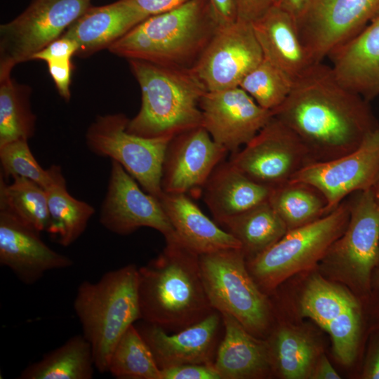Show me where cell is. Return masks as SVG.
<instances>
[{"label": "cell", "mask_w": 379, "mask_h": 379, "mask_svg": "<svg viewBox=\"0 0 379 379\" xmlns=\"http://www.w3.org/2000/svg\"><path fill=\"white\" fill-rule=\"evenodd\" d=\"M202 126L232 154L248 143L273 117L239 86L206 91L199 102Z\"/></svg>", "instance_id": "e0dca14e"}, {"label": "cell", "mask_w": 379, "mask_h": 379, "mask_svg": "<svg viewBox=\"0 0 379 379\" xmlns=\"http://www.w3.org/2000/svg\"><path fill=\"white\" fill-rule=\"evenodd\" d=\"M108 372L117 379H161V370L152 352L134 324L115 346Z\"/></svg>", "instance_id": "836d02e7"}, {"label": "cell", "mask_w": 379, "mask_h": 379, "mask_svg": "<svg viewBox=\"0 0 379 379\" xmlns=\"http://www.w3.org/2000/svg\"><path fill=\"white\" fill-rule=\"evenodd\" d=\"M39 234L0 211V264L27 285L37 282L48 271L73 265L69 257L47 246Z\"/></svg>", "instance_id": "ffe728a7"}, {"label": "cell", "mask_w": 379, "mask_h": 379, "mask_svg": "<svg viewBox=\"0 0 379 379\" xmlns=\"http://www.w3.org/2000/svg\"><path fill=\"white\" fill-rule=\"evenodd\" d=\"M221 224L240 242L246 259L260 254L288 231L269 201L226 219Z\"/></svg>", "instance_id": "f1b7e54d"}, {"label": "cell", "mask_w": 379, "mask_h": 379, "mask_svg": "<svg viewBox=\"0 0 379 379\" xmlns=\"http://www.w3.org/2000/svg\"><path fill=\"white\" fill-rule=\"evenodd\" d=\"M272 189L250 179L228 161L216 166L202 190L205 204L221 223L268 201Z\"/></svg>", "instance_id": "484cf974"}, {"label": "cell", "mask_w": 379, "mask_h": 379, "mask_svg": "<svg viewBox=\"0 0 379 379\" xmlns=\"http://www.w3.org/2000/svg\"><path fill=\"white\" fill-rule=\"evenodd\" d=\"M252 25L263 58L293 79L315 63L300 39L295 18L279 6L274 5Z\"/></svg>", "instance_id": "603a6c76"}, {"label": "cell", "mask_w": 379, "mask_h": 379, "mask_svg": "<svg viewBox=\"0 0 379 379\" xmlns=\"http://www.w3.org/2000/svg\"><path fill=\"white\" fill-rule=\"evenodd\" d=\"M141 320L173 333L188 327L214 309L201 274L199 255L178 237L166 240L158 256L138 267Z\"/></svg>", "instance_id": "7a4b0ae2"}, {"label": "cell", "mask_w": 379, "mask_h": 379, "mask_svg": "<svg viewBox=\"0 0 379 379\" xmlns=\"http://www.w3.org/2000/svg\"><path fill=\"white\" fill-rule=\"evenodd\" d=\"M91 0H34L0 26V67L13 68L60 37L88 8Z\"/></svg>", "instance_id": "30bf717a"}, {"label": "cell", "mask_w": 379, "mask_h": 379, "mask_svg": "<svg viewBox=\"0 0 379 379\" xmlns=\"http://www.w3.org/2000/svg\"><path fill=\"white\" fill-rule=\"evenodd\" d=\"M366 378L379 379V345L377 347L365 373Z\"/></svg>", "instance_id": "f6af8a7d"}, {"label": "cell", "mask_w": 379, "mask_h": 379, "mask_svg": "<svg viewBox=\"0 0 379 379\" xmlns=\"http://www.w3.org/2000/svg\"><path fill=\"white\" fill-rule=\"evenodd\" d=\"M79 49L77 43L69 37L62 35L46 48L36 53L32 60H44L46 62L72 60Z\"/></svg>", "instance_id": "74e56055"}, {"label": "cell", "mask_w": 379, "mask_h": 379, "mask_svg": "<svg viewBox=\"0 0 379 379\" xmlns=\"http://www.w3.org/2000/svg\"><path fill=\"white\" fill-rule=\"evenodd\" d=\"M328 57L344 86L368 102L379 95V15Z\"/></svg>", "instance_id": "44dd1931"}, {"label": "cell", "mask_w": 379, "mask_h": 379, "mask_svg": "<svg viewBox=\"0 0 379 379\" xmlns=\"http://www.w3.org/2000/svg\"><path fill=\"white\" fill-rule=\"evenodd\" d=\"M222 325L221 313L214 310L199 321L172 334L144 321L136 328L161 370L187 364H213Z\"/></svg>", "instance_id": "d6986e66"}, {"label": "cell", "mask_w": 379, "mask_h": 379, "mask_svg": "<svg viewBox=\"0 0 379 379\" xmlns=\"http://www.w3.org/2000/svg\"><path fill=\"white\" fill-rule=\"evenodd\" d=\"M1 175L25 178L46 189L54 180L60 166L44 169L34 157L27 140H16L0 146Z\"/></svg>", "instance_id": "d590c367"}, {"label": "cell", "mask_w": 379, "mask_h": 379, "mask_svg": "<svg viewBox=\"0 0 379 379\" xmlns=\"http://www.w3.org/2000/svg\"><path fill=\"white\" fill-rule=\"evenodd\" d=\"M128 61L142 95L140 111L129 119L128 132L147 138L174 137L202 126L199 102L207 91L192 69Z\"/></svg>", "instance_id": "277c9868"}, {"label": "cell", "mask_w": 379, "mask_h": 379, "mask_svg": "<svg viewBox=\"0 0 379 379\" xmlns=\"http://www.w3.org/2000/svg\"><path fill=\"white\" fill-rule=\"evenodd\" d=\"M294 79L265 58L241 80L239 87L260 107L273 111L289 95Z\"/></svg>", "instance_id": "e575fe53"}, {"label": "cell", "mask_w": 379, "mask_h": 379, "mask_svg": "<svg viewBox=\"0 0 379 379\" xmlns=\"http://www.w3.org/2000/svg\"><path fill=\"white\" fill-rule=\"evenodd\" d=\"M238 18L253 22L275 5L276 0H233Z\"/></svg>", "instance_id": "ab89813d"}, {"label": "cell", "mask_w": 379, "mask_h": 379, "mask_svg": "<svg viewBox=\"0 0 379 379\" xmlns=\"http://www.w3.org/2000/svg\"><path fill=\"white\" fill-rule=\"evenodd\" d=\"M272 365L285 378L302 379L310 376L317 356L313 343L302 332L283 326L268 344Z\"/></svg>", "instance_id": "d6a6232c"}, {"label": "cell", "mask_w": 379, "mask_h": 379, "mask_svg": "<svg viewBox=\"0 0 379 379\" xmlns=\"http://www.w3.org/2000/svg\"><path fill=\"white\" fill-rule=\"evenodd\" d=\"M73 306L83 335L91 345L95 368L108 372L118 341L130 326L141 319L138 267L129 264L106 272L96 282L84 281Z\"/></svg>", "instance_id": "5b68a950"}, {"label": "cell", "mask_w": 379, "mask_h": 379, "mask_svg": "<svg viewBox=\"0 0 379 379\" xmlns=\"http://www.w3.org/2000/svg\"><path fill=\"white\" fill-rule=\"evenodd\" d=\"M263 59L251 22L221 25L192 68L207 91L237 87Z\"/></svg>", "instance_id": "4fadbf2b"}, {"label": "cell", "mask_w": 379, "mask_h": 379, "mask_svg": "<svg viewBox=\"0 0 379 379\" xmlns=\"http://www.w3.org/2000/svg\"><path fill=\"white\" fill-rule=\"evenodd\" d=\"M349 197L347 227L322 260L336 276L366 293L372 271L379 264V203L373 188Z\"/></svg>", "instance_id": "9c48e42d"}, {"label": "cell", "mask_w": 379, "mask_h": 379, "mask_svg": "<svg viewBox=\"0 0 379 379\" xmlns=\"http://www.w3.org/2000/svg\"><path fill=\"white\" fill-rule=\"evenodd\" d=\"M59 95L66 101L71 98L70 84L72 71L71 60L46 62Z\"/></svg>", "instance_id": "f35d334b"}, {"label": "cell", "mask_w": 379, "mask_h": 379, "mask_svg": "<svg viewBox=\"0 0 379 379\" xmlns=\"http://www.w3.org/2000/svg\"><path fill=\"white\" fill-rule=\"evenodd\" d=\"M268 201L288 230L326 215L324 196L312 185L301 182L288 181L273 187Z\"/></svg>", "instance_id": "1f68e13d"}, {"label": "cell", "mask_w": 379, "mask_h": 379, "mask_svg": "<svg viewBox=\"0 0 379 379\" xmlns=\"http://www.w3.org/2000/svg\"><path fill=\"white\" fill-rule=\"evenodd\" d=\"M220 26L237 20V13L233 0H208Z\"/></svg>", "instance_id": "b9f144b4"}, {"label": "cell", "mask_w": 379, "mask_h": 379, "mask_svg": "<svg viewBox=\"0 0 379 379\" xmlns=\"http://www.w3.org/2000/svg\"><path fill=\"white\" fill-rule=\"evenodd\" d=\"M230 161L250 179L277 187L314 161L299 137L274 116Z\"/></svg>", "instance_id": "8fae6325"}, {"label": "cell", "mask_w": 379, "mask_h": 379, "mask_svg": "<svg viewBox=\"0 0 379 379\" xmlns=\"http://www.w3.org/2000/svg\"><path fill=\"white\" fill-rule=\"evenodd\" d=\"M272 112L299 137L315 162L357 149L379 126L369 102L344 86L322 62L294 79L289 95Z\"/></svg>", "instance_id": "6da1fadb"}, {"label": "cell", "mask_w": 379, "mask_h": 379, "mask_svg": "<svg viewBox=\"0 0 379 379\" xmlns=\"http://www.w3.org/2000/svg\"><path fill=\"white\" fill-rule=\"evenodd\" d=\"M129 119L122 113L98 115L86 133L88 149L98 157L118 162L147 193H163L162 166L173 137L147 138L127 131Z\"/></svg>", "instance_id": "ba28073f"}, {"label": "cell", "mask_w": 379, "mask_h": 379, "mask_svg": "<svg viewBox=\"0 0 379 379\" xmlns=\"http://www.w3.org/2000/svg\"><path fill=\"white\" fill-rule=\"evenodd\" d=\"M100 222L105 229L119 235H128L147 227L161 233L165 240L176 237L159 199L142 190L138 182L115 161H112Z\"/></svg>", "instance_id": "2e32d148"}, {"label": "cell", "mask_w": 379, "mask_h": 379, "mask_svg": "<svg viewBox=\"0 0 379 379\" xmlns=\"http://www.w3.org/2000/svg\"><path fill=\"white\" fill-rule=\"evenodd\" d=\"M0 211L11 214L38 233L46 232L49 225L46 191L27 178L16 177L8 184L1 175Z\"/></svg>", "instance_id": "4dcf8cb0"}, {"label": "cell", "mask_w": 379, "mask_h": 379, "mask_svg": "<svg viewBox=\"0 0 379 379\" xmlns=\"http://www.w3.org/2000/svg\"><path fill=\"white\" fill-rule=\"evenodd\" d=\"M138 8L149 16L164 13L190 0H133Z\"/></svg>", "instance_id": "60d3db41"}, {"label": "cell", "mask_w": 379, "mask_h": 379, "mask_svg": "<svg viewBox=\"0 0 379 379\" xmlns=\"http://www.w3.org/2000/svg\"><path fill=\"white\" fill-rule=\"evenodd\" d=\"M378 15L379 0H312L295 22L304 46L317 63Z\"/></svg>", "instance_id": "7c38bea8"}, {"label": "cell", "mask_w": 379, "mask_h": 379, "mask_svg": "<svg viewBox=\"0 0 379 379\" xmlns=\"http://www.w3.org/2000/svg\"><path fill=\"white\" fill-rule=\"evenodd\" d=\"M95 363L91 345L84 335L69 338L56 349L28 365L20 379H91Z\"/></svg>", "instance_id": "83f0119b"}, {"label": "cell", "mask_w": 379, "mask_h": 379, "mask_svg": "<svg viewBox=\"0 0 379 379\" xmlns=\"http://www.w3.org/2000/svg\"><path fill=\"white\" fill-rule=\"evenodd\" d=\"M379 177V126L355 150L338 158L314 162L290 181L312 185L326 201V214L352 194L372 189Z\"/></svg>", "instance_id": "5bb4252c"}, {"label": "cell", "mask_w": 379, "mask_h": 379, "mask_svg": "<svg viewBox=\"0 0 379 379\" xmlns=\"http://www.w3.org/2000/svg\"><path fill=\"white\" fill-rule=\"evenodd\" d=\"M221 315L225 333L213 362L221 379L267 375L272 366L268 343L256 338L230 314Z\"/></svg>", "instance_id": "d4e9b609"}, {"label": "cell", "mask_w": 379, "mask_h": 379, "mask_svg": "<svg viewBox=\"0 0 379 379\" xmlns=\"http://www.w3.org/2000/svg\"><path fill=\"white\" fill-rule=\"evenodd\" d=\"M44 190L50 215L46 232L58 244L67 247L83 234L95 210L69 193L60 166L53 181Z\"/></svg>", "instance_id": "4316f807"}, {"label": "cell", "mask_w": 379, "mask_h": 379, "mask_svg": "<svg viewBox=\"0 0 379 379\" xmlns=\"http://www.w3.org/2000/svg\"><path fill=\"white\" fill-rule=\"evenodd\" d=\"M149 15L133 0H118L88 8L62 34L74 40L77 55L87 56L109 48Z\"/></svg>", "instance_id": "7402d4cb"}, {"label": "cell", "mask_w": 379, "mask_h": 379, "mask_svg": "<svg viewBox=\"0 0 379 379\" xmlns=\"http://www.w3.org/2000/svg\"><path fill=\"white\" fill-rule=\"evenodd\" d=\"M158 199L178 239L199 255L241 248L240 242L207 217L187 194L163 192Z\"/></svg>", "instance_id": "cb8c5ba5"}, {"label": "cell", "mask_w": 379, "mask_h": 379, "mask_svg": "<svg viewBox=\"0 0 379 379\" xmlns=\"http://www.w3.org/2000/svg\"><path fill=\"white\" fill-rule=\"evenodd\" d=\"M220 26L208 0H190L149 16L108 50L127 60L192 69Z\"/></svg>", "instance_id": "3957f363"}, {"label": "cell", "mask_w": 379, "mask_h": 379, "mask_svg": "<svg viewBox=\"0 0 379 379\" xmlns=\"http://www.w3.org/2000/svg\"><path fill=\"white\" fill-rule=\"evenodd\" d=\"M314 379H339V374L332 366L328 359L322 356L314 366L311 374Z\"/></svg>", "instance_id": "7bdbcfd3"}, {"label": "cell", "mask_w": 379, "mask_h": 379, "mask_svg": "<svg viewBox=\"0 0 379 379\" xmlns=\"http://www.w3.org/2000/svg\"><path fill=\"white\" fill-rule=\"evenodd\" d=\"M204 286L213 309L234 317L254 336L265 333L271 321V307L246 265L241 248L199 255Z\"/></svg>", "instance_id": "52a82bcc"}, {"label": "cell", "mask_w": 379, "mask_h": 379, "mask_svg": "<svg viewBox=\"0 0 379 379\" xmlns=\"http://www.w3.org/2000/svg\"><path fill=\"white\" fill-rule=\"evenodd\" d=\"M227 153L202 126L173 137L163 161L162 191L197 195Z\"/></svg>", "instance_id": "ac0fdd59"}, {"label": "cell", "mask_w": 379, "mask_h": 379, "mask_svg": "<svg viewBox=\"0 0 379 379\" xmlns=\"http://www.w3.org/2000/svg\"><path fill=\"white\" fill-rule=\"evenodd\" d=\"M161 379H221L213 364H187L161 370Z\"/></svg>", "instance_id": "8d00e7d4"}, {"label": "cell", "mask_w": 379, "mask_h": 379, "mask_svg": "<svg viewBox=\"0 0 379 379\" xmlns=\"http://www.w3.org/2000/svg\"><path fill=\"white\" fill-rule=\"evenodd\" d=\"M350 216L347 198L319 219L288 230L273 245L248 259L247 268L266 293L286 279L314 267L345 231Z\"/></svg>", "instance_id": "8992f818"}, {"label": "cell", "mask_w": 379, "mask_h": 379, "mask_svg": "<svg viewBox=\"0 0 379 379\" xmlns=\"http://www.w3.org/2000/svg\"><path fill=\"white\" fill-rule=\"evenodd\" d=\"M312 0H276L275 5L284 10L296 20Z\"/></svg>", "instance_id": "ee69618b"}, {"label": "cell", "mask_w": 379, "mask_h": 379, "mask_svg": "<svg viewBox=\"0 0 379 379\" xmlns=\"http://www.w3.org/2000/svg\"><path fill=\"white\" fill-rule=\"evenodd\" d=\"M300 310L331 337L338 359L345 365L354 360L361 330V310L357 299L345 288L319 275L304 289Z\"/></svg>", "instance_id": "9a60e30c"}, {"label": "cell", "mask_w": 379, "mask_h": 379, "mask_svg": "<svg viewBox=\"0 0 379 379\" xmlns=\"http://www.w3.org/2000/svg\"><path fill=\"white\" fill-rule=\"evenodd\" d=\"M373 191L375 197L376 201L379 203V177L377 182L373 187Z\"/></svg>", "instance_id": "bcb514c9"}, {"label": "cell", "mask_w": 379, "mask_h": 379, "mask_svg": "<svg viewBox=\"0 0 379 379\" xmlns=\"http://www.w3.org/2000/svg\"><path fill=\"white\" fill-rule=\"evenodd\" d=\"M11 71L0 67V146L16 140L31 138L36 117L31 107V88L18 84Z\"/></svg>", "instance_id": "f546056e"}]
</instances>
